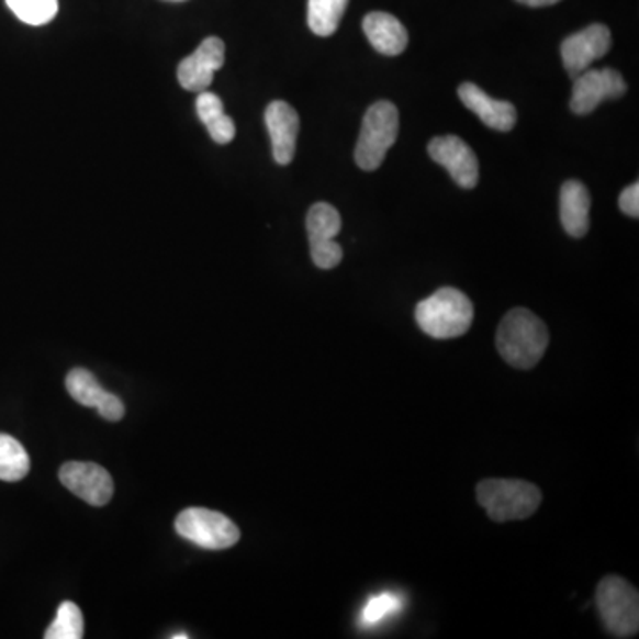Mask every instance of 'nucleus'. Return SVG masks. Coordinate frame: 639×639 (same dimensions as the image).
<instances>
[{"label": "nucleus", "instance_id": "f257e3e1", "mask_svg": "<svg viewBox=\"0 0 639 639\" xmlns=\"http://www.w3.org/2000/svg\"><path fill=\"white\" fill-rule=\"evenodd\" d=\"M496 347L509 367L531 370L537 367L549 347V330L535 313L526 307H515L501 320Z\"/></svg>", "mask_w": 639, "mask_h": 639}, {"label": "nucleus", "instance_id": "f03ea898", "mask_svg": "<svg viewBox=\"0 0 639 639\" xmlns=\"http://www.w3.org/2000/svg\"><path fill=\"white\" fill-rule=\"evenodd\" d=\"M473 302L457 288H440L416 306V322L430 338H459L473 325Z\"/></svg>", "mask_w": 639, "mask_h": 639}, {"label": "nucleus", "instance_id": "7ed1b4c3", "mask_svg": "<svg viewBox=\"0 0 639 639\" xmlns=\"http://www.w3.org/2000/svg\"><path fill=\"white\" fill-rule=\"evenodd\" d=\"M477 500L494 523H509L529 519L542 505V492L524 480L491 478L478 483Z\"/></svg>", "mask_w": 639, "mask_h": 639}, {"label": "nucleus", "instance_id": "20e7f679", "mask_svg": "<svg viewBox=\"0 0 639 639\" xmlns=\"http://www.w3.org/2000/svg\"><path fill=\"white\" fill-rule=\"evenodd\" d=\"M399 109L391 102L373 103L362 120L361 134L356 146V162L362 171H377L385 154L399 139Z\"/></svg>", "mask_w": 639, "mask_h": 639}, {"label": "nucleus", "instance_id": "39448f33", "mask_svg": "<svg viewBox=\"0 0 639 639\" xmlns=\"http://www.w3.org/2000/svg\"><path fill=\"white\" fill-rule=\"evenodd\" d=\"M604 627L615 638H635L639 630V595L620 575H607L595 593Z\"/></svg>", "mask_w": 639, "mask_h": 639}, {"label": "nucleus", "instance_id": "423d86ee", "mask_svg": "<svg viewBox=\"0 0 639 639\" xmlns=\"http://www.w3.org/2000/svg\"><path fill=\"white\" fill-rule=\"evenodd\" d=\"M175 529L181 538L209 551L229 549L240 540V529L226 515L198 506L183 509L175 520Z\"/></svg>", "mask_w": 639, "mask_h": 639}, {"label": "nucleus", "instance_id": "0eeeda50", "mask_svg": "<svg viewBox=\"0 0 639 639\" xmlns=\"http://www.w3.org/2000/svg\"><path fill=\"white\" fill-rule=\"evenodd\" d=\"M306 227L313 264L322 270L338 267L344 260V249L334 240L341 232V215L338 210L329 203L313 204L307 212Z\"/></svg>", "mask_w": 639, "mask_h": 639}, {"label": "nucleus", "instance_id": "6e6552de", "mask_svg": "<svg viewBox=\"0 0 639 639\" xmlns=\"http://www.w3.org/2000/svg\"><path fill=\"white\" fill-rule=\"evenodd\" d=\"M627 83L618 71L613 68L604 70H586L578 75L572 88L570 109L578 116H586L595 111L604 100H615L626 94Z\"/></svg>", "mask_w": 639, "mask_h": 639}, {"label": "nucleus", "instance_id": "1a4fd4ad", "mask_svg": "<svg viewBox=\"0 0 639 639\" xmlns=\"http://www.w3.org/2000/svg\"><path fill=\"white\" fill-rule=\"evenodd\" d=\"M428 155L434 162L446 167L457 186L474 189L480 180V164L477 154L466 141L457 135H442L428 144Z\"/></svg>", "mask_w": 639, "mask_h": 639}, {"label": "nucleus", "instance_id": "9d476101", "mask_svg": "<svg viewBox=\"0 0 639 639\" xmlns=\"http://www.w3.org/2000/svg\"><path fill=\"white\" fill-rule=\"evenodd\" d=\"M59 480L75 496L89 505L105 506L114 494L111 474L93 462H66L59 469Z\"/></svg>", "mask_w": 639, "mask_h": 639}, {"label": "nucleus", "instance_id": "9b49d317", "mask_svg": "<svg viewBox=\"0 0 639 639\" xmlns=\"http://www.w3.org/2000/svg\"><path fill=\"white\" fill-rule=\"evenodd\" d=\"M609 48H612L609 29L603 24H593L561 43V59L570 77L575 79L578 75L588 70L595 60L606 56Z\"/></svg>", "mask_w": 639, "mask_h": 639}, {"label": "nucleus", "instance_id": "f8f14e48", "mask_svg": "<svg viewBox=\"0 0 639 639\" xmlns=\"http://www.w3.org/2000/svg\"><path fill=\"white\" fill-rule=\"evenodd\" d=\"M226 47L221 37H206L192 56L178 66V82L192 93H203L212 86L213 75L224 66Z\"/></svg>", "mask_w": 639, "mask_h": 639}, {"label": "nucleus", "instance_id": "ddd939ff", "mask_svg": "<svg viewBox=\"0 0 639 639\" xmlns=\"http://www.w3.org/2000/svg\"><path fill=\"white\" fill-rule=\"evenodd\" d=\"M66 390L83 407L97 408L107 422H120L125 416V405L116 394L103 390L97 377L83 368H75L66 377Z\"/></svg>", "mask_w": 639, "mask_h": 639}, {"label": "nucleus", "instance_id": "4468645a", "mask_svg": "<svg viewBox=\"0 0 639 639\" xmlns=\"http://www.w3.org/2000/svg\"><path fill=\"white\" fill-rule=\"evenodd\" d=\"M265 123L272 139L273 160L279 166L292 164L295 157L296 137L301 131V120L295 109L281 100L272 102L265 111Z\"/></svg>", "mask_w": 639, "mask_h": 639}, {"label": "nucleus", "instance_id": "2eb2a0df", "mask_svg": "<svg viewBox=\"0 0 639 639\" xmlns=\"http://www.w3.org/2000/svg\"><path fill=\"white\" fill-rule=\"evenodd\" d=\"M459 97L463 105L473 111L492 131L509 132L517 123V111L512 103L494 100L482 88H478L477 83H462Z\"/></svg>", "mask_w": 639, "mask_h": 639}, {"label": "nucleus", "instance_id": "dca6fc26", "mask_svg": "<svg viewBox=\"0 0 639 639\" xmlns=\"http://www.w3.org/2000/svg\"><path fill=\"white\" fill-rule=\"evenodd\" d=\"M362 31L371 47L384 56H400L408 45L407 29L396 16L382 11H373L362 20Z\"/></svg>", "mask_w": 639, "mask_h": 639}, {"label": "nucleus", "instance_id": "f3484780", "mask_svg": "<svg viewBox=\"0 0 639 639\" xmlns=\"http://www.w3.org/2000/svg\"><path fill=\"white\" fill-rule=\"evenodd\" d=\"M592 198L586 187L578 180H569L560 190L561 224L570 237L583 238L590 229Z\"/></svg>", "mask_w": 639, "mask_h": 639}, {"label": "nucleus", "instance_id": "a211bd4d", "mask_svg": "<svg viewBox=\"0 0 639 639\" xmlns=\"http://www.w3.org/2000/svg\"><path fill=\"white\" fill-rule=\"evenodd\" d=\"M198 116L209 128L210 137L217 144H229L235 139L237 128L232 117L224 112V103L221 98L210 91H203L195 102Z\"/></svg>", "mask_w": 639, "mask_h": 639}, {"label": "nucleus", "instance_id": "6ab92c4d", "mask_svg": "<svg viewBox=\"0 0 639 639\" xmlns=\"http://www.w3.org/2000/svg\"><path fill=\"white\" fill-rule=\"evenodd\" d=\"M347 5L348 0H307V25L316 36H333Z\"/></svg>", "mask_w": 639, "mask_h": 639}, {"label": "nucleus", "instance_id": "aec40b11", "mask_svg": "<svg viewBox=\"0 0 639 639\" xmlns=\"http://www.w3.org/2000/svg\"><path fill=\"white\" fill-rule=\"evenodd\" d=\"M31 471V459L24 446L8 434H0V480L20 482Z\"/></svg>", "mask_w": 639, "mask_h": 639}, {"label": "nucleus", "instance_id": "412c9836", "mask_svg": "<svg viewBox=\"0 0 639 639\" xmlns=\"http://www.w3.org/2000/svg\"><path fill=\"white\" fill-rule=\"evenodd\" d=\"M83 636V616L79 606L70 601L57 607V615L45 632L47 639H80Z\"/></svg>", "mask_w": 639, "mask_h": 639}, {"label": "nucleus", "instance_id": "4be33fe9", "mask_svg": "<svg viewBox=\"0 0 639 639\" xmlns=\"http://www.w3.org/2000/svg\"><path fill=\"white\" fill-rule=\"evenodd\" d=\"M5 4L29 25L48 24L59 10L57 0H5Z\"/></svg>", "mask_w": 639, "mask_h": 639}, {"label": "nucleus", "instance_id": "5701e85b", "mask_svg": "<svg viewBox=\"0 0 639 639\" xmlns=\"http://www.w3.org/2000/svg\"><path fill=\"white\" fill-rule=\"evenodd\" d=\"M402 609V597L396 593L384 592L368 601L361 613L362 627H375L380 621H384L388 616H393Z\"/></svg>", "mask_w": 639, "mask_h": 639}, {"label": "nucleus", "instance_id": "b1692460", "mask_svg": "<svg viewBox=\"0 0 639 639\" xmlns=\"http://www.w3.org/2000/svg\"><path fill=\"white\" fill-rule=\"evenodd\" d=\"M618 204H620L621 212L629 215V217L638 218L639 215V183L635 181L632 186L627 187L624 192L620 194V200H618Z\"/></svg>", "mask_w": 639, "mask_h": 639}, {"label": "nucleus", "instance_id": "393cba45", "mask_svg": "<svg viewBox=\"0 0 639 639\" xmlns=\"http://www.w3.org/2000/svg\"><path fill=\"white\" fill-rule=\"evenodd\" d=\"M517 2L529 8H546V5L558 4L560 0H517Z\"/></svg>", "mask_w": 639, "mask_h": 639}, {"label": "nucleus", "instance_id": "a878e982", "mask_svg": "<svg viewBox=\"0 0 639 639\" xmlns=\"http://www.w3.org/2000/svg\"><path fill=\"white\" fill-rule=\"evenodd\" d=\"M171 638L172 639H189L190 636L189 635H172Z\"/></svg>", "mask_w": 639, "mask_h": 639}]
</instances>
